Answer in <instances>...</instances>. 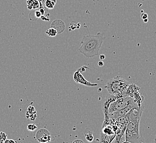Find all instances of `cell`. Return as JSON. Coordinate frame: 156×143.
Wrapping results in <instances>:
<instances>
[{
    "instance_id": "1",
    "label": "cell",
    "mask_w": 156,
    "mask_h": 143,
    "mask_svg": "<svg viewBox=\"0 0 156 143\" xmlns=\"http://www.w3.org/2000/svg\"><path fill=\"white\" fill-rule=\"evenodd\" d=\"M104 38V36L101 33H98L96 35H84L79 51L84 56L88 58L99 55Z\"/></svg>"
},
{
    "instance_id": "2",
    "label": "cell",
    "mask_w": 156,
    "mask_h": 143,
    "mask_svg": "<svg viewBox=\"0 0 156 143\" xmlns=\"http://www.w3.org/2000/svg\"><path fill=\"white\" fill-rule=\"evenodd\" d=\"M129 83L120 76H117L108 81L105 86L109 94L120 97L126 96V91Z\"/></svg>"
},
{
    "instance_id": "3",
    "label": "cell",
    "mask_w": 156,
    "mask_h": 143,
    "mask_svg": "<svg viewBox=\"0 0 156 143\" xmlns=\"http://www.w3.org/2000/svg\"><path fill=\"white\" fill-rule=\"evenodd\" d=\"M134 101L133 98L129 96L120 97L113 102L108 108V113H112L117 111L123 109L129 105L132 104Z\"/></svg>"
},
{
    "instance_id": "4",
    "label": "cell",
    "mask_w": 156,
    "mask_h": 143,
    "mask_svg": "<svg viewBox=\"0 0 156 143\" xmlns=\"http://www.w3.org/2000/svg\"><path fill=\"white\" fill-rule=\"evenodd\" d=\"M117 98V96L111 94H108V95L106 96L102 103V110L104 114L105 118H108V108L110 105L113 102L115 101Z\"/></svg>"
},
{
    "instance_id": "5",
    "label": "cell",
    "mask_w": 156,
    "mask_h": 143,
    "mask_svg": "<svg viewBox=\"0 0 156 143\" xmlns=\"http://www.w3.org/2000/svg\"><path fill=\"white\" fill-rule=\"evenodd\" d=\"M36 139L41 143H46L51 141L49 131L45 129H41L35 135Z\"/></svg>"
},
{
    "instance_id": "6",
    "label": "cell",
    "mask_w": 156,
    "mask_h": 143,
    "mask_svg": "<svg viewBox=\"0 0 156 143\" xmlns=\"http://www.w3.org/2000/svg\"><path fill=\"white\" fill-rule=\"evenodd\" d=\"M125 140L130 143H144L141 134L129 131L127 129L125 131Z\"/></svg>"
},
{
    "instance_id": "7",
    "label": "cell",
    "mask_w": 156,
    "mask_h": 143,
    "mask_svg": "<svg viewBox=\"0 0 156 143\" xmlns=\"http://www.w3.org/2000/svg\"><path fill=\"white\" fill-rule=\"evenodd\" d=\"M81 72L79 69H78L75 72L73 75V79L76 83L78 84H83L87 87H96L98 85V84L91 83L89 81H87L84 78L83 75H81Z\"/></svg>"
},
{
    "instance_id": "8",
    "label": "cell",
    "mask_w": 156,
    "mask_h": 143,
    "mask_svg": "<svg viewBox=\"0 0 156 143\" xmlns=\"http://www.w3.org/2000/svg\"><path fill=\"white\" fill-rule=\"evenodd\" d=\"M141 117L136 118L135 119H132L130 122L128 123L127 125L126 129L129 130V131H133L135 133H137L140 134V122L141 120Z\"/></svg>"
},
{
    "instance_id": "9",
    "label": "cell",
    "mask_w": 156,
    "mask_h": 143,
    "mask_svg": "<svg viewBox=\"0 0 156 143\" xmlns=\"http://www.w3.org/2000/svg\"><path fill=\"white\" fill-rule=\"evenodd\" d=\"M51 26V28H54L57 30L58 34H61L63 33L66 29V25L64 22L59 19L53 21Z\"/></svg>"
},
{
    "instance_id": "10",
    "label": "cell",
    "mask_w": 156,
    "mask_h": 143,
    "mask_svg": "<svg viewBox=\"0 0 156 143\" xmlns=\"http://www.w3.org/2000/svg\"><path fill=\"white\" fill-rule=\"evenodd\" d=\"M140 90V88L136 85L134 84H129V87L127 88V89L126 91V96H129L132 98L134 94L136 92Z\"/></svg>"
},
{
    "instance_id": "11",
    "label": "cell",
    "mask_w": 156,
    "mask_h": 143,
    "mask_svg": "<svg viewBox=\"0 0 156 143\" xmlns=\"http://www.w3.org/2000/svg\"><path fill=\"white\" fill-rule=\"evenodd\" d=\"M26 117L27 118H30L31 120H34L36 117V111L35 110L34 107L30 106L28 107L27 112H26Z\"/></svg>"
},
{
    "instance_id": "12",
    "label": "cell",
    "mask_w": 156,
    "mask_h": 143,
    "mask_svg": "<svg viewBox=\"0 0 156 143\" xmlns=\"http://www.w3.org/2000/svg\"><path fill=\"white\" fill-rule=\"evenodd\" d=\"M27 8L28 9H37L39 8V0H28L27 1Z\"/></svg>"
},
{
    "instance_id": "13",
    "label": "cell",
    "mask_w": 156,
    "mask_h": 143,
    "mask_svg": "<svg viewBox=\"0 0 156 143\" xmlns=\"http://www.w3.org/2000/svg\"><path fill=\"white\" fill-rule=\"evenodd\" d=\"M84 135H85V139L89 142H91V141H93V133L89 131V129H87V131H85V133H84Z\"/></svg>"
},
{
    "instance_id": "14",
    "label": "cell",
    "mask_w": 156,
    "mask_h": 143,
    "mask_svg": "<svg viewBox=\"0 0 156 143\" xmlns=\"http://www.w3.org/2000/svg\"><path fill=\"white\" fill-rule=\"evenodd\" d=\"M47 35L49 37H54L57 35V32L54 28H50L46 31Z\"/></svg>"
},
{
    "instance_id": "15",
    "label": "cell",
    "mask_w": 156,
    "mask_h": 143,
    "mask_svg": "<svg viewBox=\"0 0 156 143\" xmlns=\"http://www.w3.org/2000/svg\"><path fill=\"white\" fill-rule=\"evenodd\" d=\"M45 7L48 9H52L54 8V5L53 3L51 2V0H46L45 2Z\"/></svg>"
},
{
    "instance_id": "16",
    "label": "cell",
    "mask_w": 156,
    "mask_h": 143,
    "mask_svg": "<svg viewBox=\"0 0 156 143\" xmlns=\"http://www.w3.org/2000/svg\"><path fill=\"white\" fill-rule=\"evenodd\" d=\"M7 140V134L3 131L0 133V143H5Z\"/></svg>"
},
{
    "instance_id": "17",
    "label": "cell",
    "mask_w": 156,
    "mask_h": 143,
    "mask_svg": "<svg viewBox=\"0 0 156 143\" xmlns=\"http://www.w3.org/2000/svg\"><path fill=\"white\" fill-rule=\"evenodd\" d=\"M37 129V127L34 124H30L27 125V129L29 131H34L35 130H36Z\"/></svg>"
},
{
    "instance_id": "18",
    "label": "cell",
    "mask_w": 156,
    "mask_h": 143,
    "mask_svg": "<svg viewBox=\"0 0 156 143\" xmlns=\"http://www.w3.org/2000/svg\"><path fill=\"white\" fill-rule=\"evenodd\" d=\"M33 15H34V17L36 18V19H38V18H41L42 16V14L39 11H36L34 12H33Z\"/></svg>"
},
{
    "instance_id": "19",
    "label": "cell",
    "mask_w": 156,
    "mask_h": 143,
    "mask_svg": "<svg viewBox=\"0 0 156 143\" xmlns=\"http://www.w3.org/2000/svg\"><path fill=\"white\" fill-rule=\"evenodd\" d=\"M141 17L143 20H144L145 19L148 18V15H147L146 13H145V12L142 13H141Z\"/></svg>"
},
{
    "instance_id": "20",
    "label": "cell",
    "mask_w": 156,
    "mask_h": 143,
    "mask_svg": "<svg viewBox=\"0 0 156 143\" xmlns=\"http://www.w3.org/2000/svg\"><path fill=\"white\" fill-rule=\"evenodd\" d=\"M5 143H17V142L15 140H12V139H11V140L7 139V140L5 141Z\"/></svg>"
},
{
    "instance_id": "21",
    "label": "cell",
    "mask_w": 156,
    "mask_h": 143,
    "mask_svg": "<svg viewBox=\"0 0 156 143\" xmlns=\"http://www.w3.org/2000/svg\"><path fill=\"white\" fill-rule=\"evenodd\" d=\"M72 143H84V141L80 139H76V140H74Z\"/></svg>"
},
{
    "instance_id": "22",
    "label": "cell",
    "mask_w": 156,
    "mask_h": 143,
    "mask_svg": "<svg viewBox=\"0 0 156 143\" xmlns=\"http://www.w3.org/2000/svg\"><path fill=\"white\" fill-rule=\"evenodd\" d=\"M100 60H104V59H105V55H104V54H102V55H100Z\"/></svg>"
},
{
    "instance_id": "23",
    "label": "cell",
    "mask_w": 156,
    "mask_h": 143,
    "mask_svg": "<svg viewBox=\"0 0 156 143\" xmlns=\"http://www.w3.org/2000/svg\"><path fill=\"white\" fill-rule=\"evenodd\" d=\"M98 65H99V66H100V67H102V66H104V62H102V61H99V63H98Z\"/></svg>"
},
{
    "instance_id": "24",
    "label": "cell",
    "mask_w": 156,
    "mask_h": 143,
    "mask_svg": "<svg viewBox=\"0 0 156 143\" xmlns=\"http://www.w3.org/2000/svg\"><path fill=\"white\" fill-rule=\"evenodd\" d=\"M51 2L54 4V5L57 3V0H51Z\"/></svg>"
},
{
    "instance_id": "25",
    "label": "cell",
    "mask_w": 156,
    "mask_h": 143,
    "mask_svg": "<svg viewBox=\"0 0 156 143\" xmlns=\"http://www.w3.org/2000/svg\"><path fill=\"white\" fill-rule=\"evenodd\" d=\"M148 18H147V19H144V23H147V22H148Z\"/></svg>"
},
{
    "instance_id": "26",
    "label": "cell",
    "mask_w": 156,
    "mask_h": 143,
    "mask_svg": "<svg viewBox=\"0 0 156 143\" xmlns=\"http://www.w3.org/2000/svg\"><path fill=\"white\" fill-rule=\"evenodd\" d=\"M122 143H129V142H128V141H124V142H123Z\"/></svg>"
},
{
    "instance_id": "27",
    "label": "cell",
    "mask_w": 156,
    "mask_h": 143,
    "mask_svg": "<svg viewBox=\"0 0 156 143\" xmlns=\"http://www.w3.org/2000/svg\"><path fill=\"white\" fill-rule=\"evenodd\" d=\"M154 143H156V135L155 137V139H154Z\"/></svg>"
},
{
    "instance_id": "28",
    "label": "cell",
    "mask_w": 156,
    "mask_h": 143,
    "mask_svg": "<svg viewBox=\"0 0 156 143\" xmlns=\"http://www.w3.org/2000/svg\"><path fill=\"white\" fill-rule=\"evenodd\" d=\"M0 33H1V30H0Z\"/></svg>"
},
{
    "instance_id": "29",
    "label": "cell",
    "mask_w": 156,
    "mask_h": 143,
    "mask_svg": "<svg viewBox=\"0 0 156 143\" xmlns=\"http://www.w3.org/2000/svg\"><path fill=\"white\" fill-rule=\"evenodd\" d=\"M27 1H28V0H27Z\"/></svg>"
}]
</instances>
